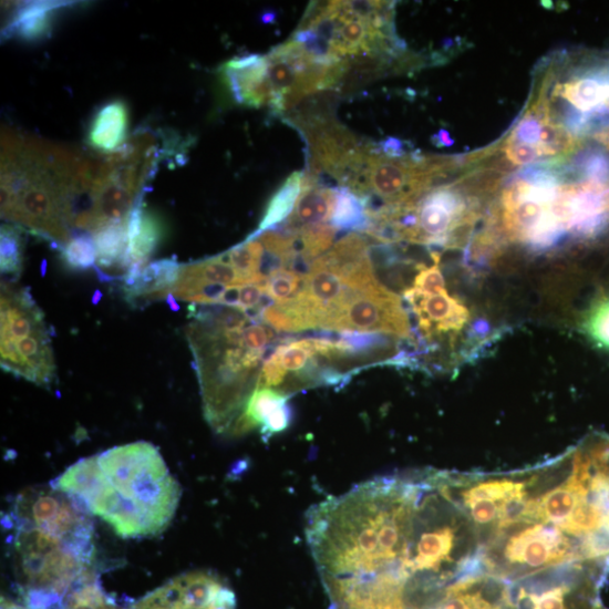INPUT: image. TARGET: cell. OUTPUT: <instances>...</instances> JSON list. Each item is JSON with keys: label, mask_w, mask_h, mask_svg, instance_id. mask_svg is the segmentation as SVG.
Returning <instances> with one entry per match:
<instances>
[{"label": "cell", "mask_w": 609, "mask_h": 609, "mask_svg": "<svg viewBox=\"0 0 609 609\" xmlns=\"http://www.w3.org/2000/svg\"><path fill=\"white\" fill-rule=\"evenodd\" d=\"M126 538L161 534L173 520L180 486L151 443L82 458L52 482Z\"/></svg>", "instance_id": "obj_1"}, {"label": "cell", "mask_w": 609, "mask_h": 609, "mask_svg": "<svg viewBox=\"0 0 609 609\" xmlns=\"http://www.w3.org/2000/svg\"><path fill=\"white\" fill-rule=\"evenodd\" d=\"M176 285L183 289L197 290L208 285L227 288L248 285L229 264L226 254L219 257L180 266Z\"/></svg>", "instance_id": "obj_15"}, {"label": "cell", "mask_w": 609, "mask_h": 609, "mask_svg": "<svg viewBox=\"0 0 609 609\" xmlns=\"http://www.w3.org/2000/svg\"><path fill=\"white\" fill-rule=\"evenodd\" d=\"M266 295V285L248 283L239 288V310L247 311L260 307Z\"/></svg>", "instance_id": "obj_33"}, {"label": "cell", "mask_w": 609, "mask_h": 609, "mask_svg": "<svg viewBox=\"0 0 609 609\" xmlns=\"http://www.w3.org/2000/svg\"><path fill=\"white\" fill-rule=\"evenodd\" d=\"M410 322L400 295L381 285L362 291L349 289L330 330L381 333L400 340H413Z\"/></svg>", "instance_id": "obj_4"}, {"label": "cell", "mask_w": 609, "mask_h": 609, "mask_svg": "<svg viewBox=\"0 0 609 609\" xmlns=\"http://www.w3.org/2000/svg\"><path fill=\"white\" fill-rule=\"evenodd\" d=\"M264 251L262 242L257 238L239 244V246L226 252V257L233 268L247 283L266 285L260 277Z\"/></svg>", "instance_id": "obj_22"}, {"label": "cell", "mask_w": 609, "mask_h": 609, "mask_svg": "<svg viewBox=\"0 0 609 609\" xmlns=\"http://www.w3.org/2000/svg\"><path fill=\"white\" fill-rule=\"evenodd\" d=\"M437 137L440 140L438 146H450L453 144V142H451L452 140H450L448 133L445 131H441Z\"/></svg>", "instance_id": "obj_37"}, {"label": "cell", "mask_w": 609, "mask_h": 609, "mask_svg": "<svg viewBox=\"0 0 609 609\" xmlns=\"http://www.w3.org/2000/svg\"><path fill=\"white\" fill-rule=\"evenodd\" d=\"M415 225L404 239L437 247H455L460 229L468 224L465 205L451 190H437L414 208Z\"/></svg>", "instance_id": "obj_7"}, {"label": "cell", "mask_w": 609, "mask_h": 609, "mask_svg": "<svg viewBox=\"0 0 609 609\" xmlns=\"http://www.w3.org/2000/svg\"><path fill=\"white\" fill-rule=\"evenodd\" d=\"M61 260L74 271H86L96 268V248L93 234L74 235L61 249Z\"/></svg>", "instance_id": "obj_25"}, {"label": "cell", "mask_w": 609, "mask_h": 609, "mask_svg": "<svg viewBox=\"0 0 609 609\" xmlns=\"http://www.w3.org/2000/svg\"><path fill=\"white\" fill-rule=\"evenodd\" d=\"M506 155L516 165H527L543 156L538 146L514 141L508 144Z\"/></svg>", "instance_id": "obj_32"}, {"label": "cell", "mask_w": 609, "mask_h": 609, "mask_svg": "<svg viewBox=\"0 0 609 609\" xmlns=\"http://www.w3.org/2000/svg\"><path fill=\"white\" fill-rule=\"evenodd\" d=\"M14 565L29 593L56 599L93 576L94 529L7 515Z\"/></svg>", "instance_id": "obj_3"}, {"label": "cell", "mask_w": 609, "mask_h": 609, "mask_svg": "<svg viewBox=\"0 0 609 609\" xmlns=\"http://www.w3.org/2000/svg\"><path fill=\"white\" fill-rule=\"evenodd\" d=\"M250 322L230 324L203 311L187 328L205 417L219 434L230 436L257 389L266 360L276 349L255 351L244 343L242 331Z\"/></svg>", "instance_id": "obj_2"}, {"label": "cell", "mask_w": 609, "mask_h": 609, "mask_svg": "<svg viewBox=\"0 0 609 609\" xmlns=\"http://www.w3.org/2000/svg\"><path fill=\"white\" fill-rule=\"evenodd\" d=\"M337 188L322 186L317 177L304 172L301 195L283 226V233L297 235L300 231L324 225L334 211Z\"/></svg>", "instance_id": "obj_11"}, {"label": "cell", "mask_w": 609, "mask_h": 609, "mask_svg": "<svg viewBox=\"0 0 609 609\" xmlns=\"http://www.w3.org/2000/svg\"><path fill=\"white\" fill-rule=\"evenodd\" d=\"M295 236L297 254L307 258L312 264L329 254L334 246L337 229L330 225H320L300 231Z\"/></svg>", "instance_id": "obj_23"}, {"label": "cell", "mask_w": 609, "mask_h": 609, "mask_svg": "<svg viewBox=\"0 0 609 609\" xmlns=\"http://www.w3.org/2000/svg\"><path fill=\"white\" fill-rule=\"evenodd\" d=\"M68 3L33 2L22 6L4 30L7 38L18 37L24 41H39L49 35L55 11Z\"/></svg>", "instance_id": "obj_17"}, {"label": "cell", "mask_w": 609, "mask_h": 609, "mask_svg": "<svg viewBox=\"0 0 609 609\" xmlns=\"http://www.w3.org/2000/svg\"><path fill=\"white\" fill-rule=\"evenodd\" d=\"M304 277L283 269L271 275L266 282V293L278 303L295 300L303 287Z\"/></svg>", "instance_id": "obj_28"}, {"label": "cell", "mask_w": 609, "mask_h": 609, "mask_svg": "<svg viewBox=\"0 0 609 609\" xmlns=\"http://www.w3.org/2000/svg\"><path fill=\"white\" fill-rule=\"evenodd\" d=\"M303 173H292L270 199L258 229L247 240L257 239L266 231L275 230L288 219L301 195Z\"/></svg>", "instance_id": "obj_18"}, {"label": "cell", "mask_w": 609, "mask_h": 609, "mask_svg": "<svg viewBox=\"0 0 609 609\" xmlns=\"http://www.w3.org/2000/svg\"><path fill=\"white\" fill-rule=\"evenodd\" d=\"M414 173L415 166L409 162L374 152L369 168L370 195L378 196L391 208H412L420 195Z\"/></svg>", "instance_id": "obj_9"}, {"label": "cell", "mask_w": 609, "mask_h": 609, "mask_svg": "<svg viewBox=\"0 0 609 609\" xmlns=\"http://www.w3.org/2000/svg\"><path fill=\"white\" fill-rule=\"evenodd\" d=\"M261 321L279 333H293L307 330L291 301L286 303L273 301L262 311Z\"/></svg>", "instance_id": "obj_27"}, {"label": "cell", "mask_w": 609, "mask_h": 609, "mask_svg": "<svg viewBox=\"0 0 609 609\" xmlns=\"http://www.w3.org/2000/svg\"><path fill=\"white\" fill-rule=\"evenodd\" d=\"M64 609H116V607L103 592L94 576H91L70 591Z\"/></svg>", "instance_id": "obj_26"}, {"label": "cell", "mask_w": 609, "mask_h": 609, "mask_svg": "<svg viewBox=\"0 0 609 609\" xmlns=\"http://www.w3.org/2000/svg\"><path fill=\"white\" fill-rule=\"evenodd\" d=\"M541 127L540 122L534 117L524 120L515 132L514 142L538 146Z\"/></svg>", "instance_id": "obj_34"}, {"label": "cell", "mask_w": 609, "mask_h": 609, "mask_svg": "<svg viewBox=\"0 0 609 609\" xmlns=\"http://www.w3.org/2000/svg\"><path fill=\"white\" fill-rule=\"evenodd\" d=\"M268 58L259 54L236 58L223 66V74L238 104L261 107L269 104Z\"/></svg>", "instance_id": "obj_10"}, {"label": "cell", "mask_w": 609, "mask_h": 609, "mask_svg": "<svg viewBox=\"0 0 609 609\" xmlns=\"http://www.w3.org/2000/svg\"><path fill=\"white\" fill-rule=\"evenodd\" d=\"M130 110L125 102L113 101L95 115L89 134L90 144L103 152H113L126 141Z\"/></svg>", "instance_id": "obj_14"}, {"label": "cell", "mask_w": 609, "mask_h": 609, "mask_svg": "<svg viewBox=\"0 0 609 609\" xmlns=\"http://www.w3.org/2000/svg\"><path fill=\"white\" fill-rule=\"evenodd\" d=\"M564 96L581 112H590L609 105V82L595 78L580 79L568 83Z\"/></svg>", "instance_id": "obj_21"}, {"label": "cell", "mask_w": 609, "mask_h": 609, "mask_svg": "<svg viewBox=\"0 0 609 609\" xmlns=\"http://www.w3.org/2000/svg\"><path fill=\"white\" fill-rule=\"evenodd\" d=\"M404 300L413 312L422 340L435 343L451 341L464 331L471 321L466 304L446 290L433 295H423L405 289Z\"/></svg>", "instance_id": "obj_8"}, {"label": "cell", "mask_w": 609, "mask_h": 609, "mask_svg": "<svg viewBox=\"0 0 609 609\" xmlns=\"http://www.w3.org/2000/svg\"><path fill=\"white\" fill-rule=\"evenodd\" d=\"M2 609H32L31 607H23V606H20L13 601H10L9 599H4L2 600Z\"/></svg>", "instance_id": "obj_36"}, {"label": "cell", "mask_w": 609, "mask_h": 609, "mask_svg": "<svg viewBox=\"0 0 609 609\" xmlns=\"http://www.w3.org/2000/svg\"><path fill=\"white\" fill-rule=\"evenodd\" d=\"M166 301L172 311L174 312L179 311V307H178V303L176 302V298L173 296L172 292L167 296Z\"/></svg>", "instance_id": "obj_38"}, {"label": "cell", "mask_w": 609, "mask_h": 609, "mask_svg": "<svg viewBox=\"0 0 609 609\" xmlns=\"http://www.w3.org/2000/svg\"><path fill=\"white\" fill-rule=\"evenodd\" d=\"M331 226L337 230H350L362 234L368 231L371 226V218L363 199L345 187H338Z\"/></svg>", "instance_id": "obj_19"}, {"label": "cell", "mask_w": 609, "mask_h": 609, "mask_svg": "<svg viewBox=\"0 0 609 609\" xmlns=\"http://www.w3.org/2000/svg\"><path fill=\"white\" fill-rule=\"evenodd\" d=\"M434 265L421 267L415 275L412 286L409 288L423 295H433L446 290V281L441 269V255L433 252Z\"/></svg>", "instance_id": "obj_30"}, {"label": "cell", "mask_w": 609, "mask_h": 609, "mask_svg": "<svg viewBox=\"0 0 609 609\" xmlns=\"http://www.w3.org/2000/svg\"><path fill=\"white\" fill-rule=\"evenodd\" d=\"M180 266L176 259H163L149 264L135 285L124 287L126 300L134 308L166 299L175 286Z\"/></svg>", "instance_id": "obj_12"}, {"label": "cell", "mask_w": 609, "mask_h": 609, "mask_svg": "<svg viewBox=\"0 0 609 609\" xmlns=\"http://www.w3.org/2000/svg\"><path fill=\"white\" fill-rule=\"evenodd\" d=\"M24 230L6 224L0 231V270L6 285H14L23 271Z\"/></svg>", "instance_id": "obj_20"}, {"label": "cell", "mask_w": 609, "mask_h": 609, "mask_svg": "<svg viewBox=\"0 0 609 609\" xmlns=\"http://www.w3.org/2000/svg\"><path fill=\"white\" fill-rule=\"evenodd\" d=\"M101 298H102V293L100 291H96V293L93 297V302L96 304Z\"/></svg>", "instance_id": "obj_39"}, {"label": "cell", "mask_w": 609, "mask_h": 609, "mask_svg": "<svg viewBox=\"0 0 609 609\" xmlns=\"http://www.w3.org/2000/svg\"><path fill=\"white\" fill-rule=\"evenodd\" d=\"M128 231L131 266L146 268L165 237V225L158 215L145 209L140 200L130 216Z\"/></svg>", "instance_id": "obj_13"}, {"label": "cell", "mask_w": 609, "mask_h": 609, "mask_svg": "<svg viewBox=\"0 0 609 609\" xmlns=\"http://www.w3.org/2000/svg\"><path fill=\"white\" fill-rule=\"evenodd\" d=\"M568 593V587H557L540 596L531 595L533 609H567L566 598Z\"/></svg>", "instance_id": "obj_31"}, {"label": "cell", "mask_w": 609, "mask_h": 609, "mask_svg": "<svg viewBox=\"0 0 609 609\" xmlns=\"http://www.w3.org/2000/svg\"><path fill=\"white\" fill-rule=\"evenodd\" d=\"M339 95L338 91H322L304 97L287 113V124L302 135L331 124Z\"/></svg>", "instance_id": "obj_16"}, {"label": "cell", "mask_w": 609, "mask_h": 609, "mask_svg": "<svg viewBox=\"0 0 609 609\" xmlns=\"http://www.w3.org/2000/svg\"><path fill=\"white\" fill-rule=\"evenodd\" d=\"M504 531L509 533L504 557L512 566L541 569L570 560L581 561L574 543L557 527L534 523Z\"/></svg>", "instance_id": "obj_5"}, {"label": "cell", "mask_w": 609, "mask_h": 609, "mask_svg": "<svg viewBox=\"0 0 609 609\" xmlns=\"http://www.w3.org/2000/svg\"><path fill=\"white\" fill-rule=\"evenodd\" d=\"M293 40L298 42L318 63L333 65L341 60L334 52L332 44L313 31L297 30Z\"/></svg>", "instance_id": "obj_29"}, {"label": "cell", "mask_w": 609, "mask_h": 609, "mask_svg": "<svg viewBox=\"0 0 609 609\" xmlns=\"http://www.w3.org/2000/svg\"><path fill=\"white\" fill-rule=\"evenodd\" d=\"M374 152L390 158H398L404 155V143L398 138H386L374 147Z\"/></svg>", "instance_id": "obj_35"}, {"label": "cell", "mask_w": 609, "mask_h": 609, "mask_svg": "<svg viewBox=\"0 0 609 609\" xmlns=\"http://www.w3.org/2000/svg\"><path fill=\"white\" fill-rule=\"evenodd\" d=\"M132 609H236V599L221 578L194 571L172 579Z\"/></svg>", "instance_id": "obj_6"}, {"label": "cell", "mask_w": 609, "mask_h": 609, "mask_svg": "<svg viewBox=\"0 0 609 609\" xmlns=\"http://www.w3.org/2000/svg\"><path fill=\"white\" fill-rule=\"evenodd\" d=\"M581 330L597 347L609 350V293L591 302L584 314Z\"/></svg>", "instance_id": "obj_24"}]
</instances>
